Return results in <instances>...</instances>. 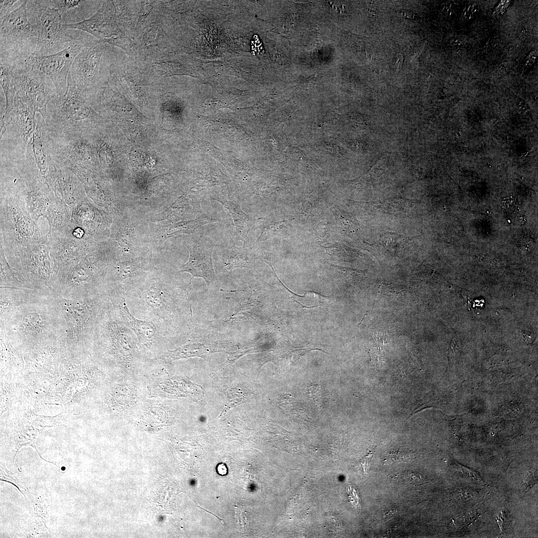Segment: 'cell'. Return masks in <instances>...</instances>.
Masks as SVG:
<instances>
[{
	"instance_id": "cell-24",
	"label": "cell",
	"mask_w": 538,
	"mask_h": 538,
	"mask_svg": "<svg viewBox=\"0 0 538 538\" xmlns=\"http://www.w3.org/2000/svg\"><path fill=\"white\" fill-rule=\"evenodd\" d=\"M515 99L517 107L521 113H526L529 112L530 107L523 99L516 95H515Z\"/></svg>"
},
{
	"instance_id": "cell-6",
	"label": "cell",
	"mask_w": 538,
	"mask_h": 538,
	"mask_svg": "<svg viewBox=\"0 0 538 538\" xmlns=\"http://www.w3.org/2000/svg\"><path fill=\"white\" fill-rule=\"evenodd\" d=\"M90 115L91 110L85 98L68 76L64 95L49 102L44 121L49 130L85 133Z\"/></svg>"
},
{
	"instance_id": "cell-17",
	"label": "cell",
	"mask_w": 538,
	"mask_h": 538,
	"mask_svg": "<svg viewBox=\"0 0 538 538\" xmlns=\"http://www.w3.org/2000/svg\"><path fill=\"white\" fill-rule=\"evenodd\" d=\"M0 83L6 100L4 112L2 115V117H5L12 112L14 99L16 93L12 65L0 64Z\"/></svg>"
},
{
	"instance_id": "cell-11",
	"label": "cell",
	"mask_w": 538,
	"mask_h": 538,
	"mask_svg": "<svg viewBox=\"0 0 538 538\" xmlns=\"http://www.w3.org/2000/svg\"><path fill=\"white\" fill-rule=\"evenodd\" d=\"M191 239L185 242L189 257L179 272L190 273L192 275L191 280L194 277H201L209 285L215 278L212 263L214 245L209 238L204 236Z\"/></svg>"
},
{
	"instance_id": "cell-26",
	"label": "cell",
	"mask_w": 538,
	"mask_h": 538,
	"mask_svg": "<svg viewBox=\"0 0 538 538\" xmlns=\"http://www.w3.org/2000/svg\"><path fill=\"white\" fill-rule=\"evenodd\" d=\"M372 457V454L369 453L363 459L361 460V461L360 462V468H361L364 473L367 472L368 463L370 459Z\"/></svg>"
},
{
	"instance_id": "cell-5",
	"label": "cell",
	"mask_w": 538,
	"mask_h": 538,
	"mask_svg": "<svg viewBox=\"0 0 538 538\" xmlns=\"http://www.w3.org/2000/svg\"><path fill=\"white\" fill-rule=\"evenodd\" d=\"M27 9L37 32L36 47L32 56L54 54L81 40L66 32L58 11L46 5L42 0H27Z\"/></svg>"
},
{
	"instance_id": "cell-19",
	"label": "cell",
	"mask_w": 538,
	"mask_h": 538,
	"mask_svg": "<svg viewBox=\"0 0 538 538\" xmlns=\"http://www.w3.org/2000/svg\"><path fill=\"white\" fill-rule=\"evenodd\" d=\"M226 403L220 416L225 414L228 410L239 404L247 401V397L243 389L240 388H231L226 391Z\"/></svg>"
},
{
	"instance_id": "cell-10",
	"label": "cell",
	"mask_w": 538,
	"mask_h": 538,
	"mask_svg": "<svg viewBox=\"0 0 538 538\" xmlns=\"http://www.w3.org/2000/svg\"><path fill=\"white\" fill-rule=\"evenodd\" d=\"M103 43L85 44L72 62L68 77L82 93L89 91L98 80L100 59L104 48Z\"/></svg>"
},
{
	"instance_id": "cell-14",
	"label": "cell",
	"mask_w": 538,
	"mask_h": 538,
	"mask_svg": "<svg viewBox=\"0 0 538 538\" xmlns=\"http://www.w3.org/2000/svg\"><path fill=\"white\" fill-rule=\"evenodd\" d=\"M65 30L73 29L86 31L100 40L110 38L116 31V24L110 1H106L91 17L79 22L63 24Z\"/></svg>"
},
{
	"instance_id": "cell-12",
	"label": "cell",
	"mask_w": 538,
	"mask_h": 538,
	"mask_svg": "<svg viewBox=\"0 0 538 538\" xmlns=\"http://www.w3.org/2000/svg\"><path fill=\"white\" fill-rule=\"evenodd\" d=\"M12 112L15 115L14 119L11 115L1 119L0 131L5 132L8 129L9 134L16 141L18 147L26 150L28 142L35 129V114L22 102L16 93Z\"/></svg>"
},
{
	"instance_id": "cell-1",
	"label": "cell",
	"mask_w": 538,
	"mask_h": 538,
	"mask_svg": "<svg viewBox=\"0 0 538 538\" xmlns=\"http://www.w3.org/2000/svg\"><path fill=\"white\" fill-rule=\"evenodd\" d=\"M66 323L49 289H36L25 302L0 317V336L26 340L64 338Z\"/></svg>"
},
{
	"instance_id": "cell-15",
	"label": "cell",
	"mask_w": 538,
	"mask_h": 538,
	"mask_svg": "<svg viewBox=\"0 0 538 538\" xmlns=\"http://www.w3.org/2000/svg\"><path fill=\"white\" fill-rule=\"evenodd\" d=\"M29 142L36 164L40 172L45 174L48 170L50 152L46 124L42 118L36 119L35 129Z\"/></svg>"
},
{
	"instance_id": "cell-8",
	"label": "cell",
	"mask_w": 538,
	"mask_h": 538,
	"mask_svg": "<svg viewBox=\"0 0 538 538\" xmlns=\"http://www.w3.org/2000/svg\"><path fill=\"white\" fill-rule=\"evenodd\" d=\"M108 293L117 318L134 332L140 346L151 349L163 343L168 331L165 322L154 317L137 318L127 306L125 294L115 290Z\"/></svg>"
},
{
	"instance_id": "cell-22",
	"label": "cell",
	"mask_w": 538,
	"mask_h": 538,
	"mask_svg": "<svg viewBox=\"0 0 538 538\" xmlns=\"http://www.w3.org/2000/svg\"><path fill=\"white\" fill-rule=\"evenodd\" d=\"M537 50L532 51L529 53L521 64L520 72L522 74L527 71L534 64L537 59Z\"/></svg>"
},
{
	"instance_id": "cell-3",
	"label": "cell",
	"mask_w": 538,
	"mask_h": 538,
	"mask_svg": "<svg viewBox=\"0 0 538 538\" xmlns=\"http://www.w3.org/2000/svg\"><path fill=\"white\" fill-rule=\"evenodd\" d=\"M27 0L0 22V63L13 65L24 63L36 49L37 32L27 9Z\"/></svg>"
},
{
	"instance_id": "cell-27",
	"label": "cell",
	"mask_w": 538,
	"mask_h": 538,
	"mask_svg": "<svg viewBox=\"0 0 538 538\" xmlns=\"http://www.w3.org/2000/svg\"><path fill=\"white\" fill-rule=\"evenodd\" d=\"M536 479L534 477V474L532 472H528L525 474L524 478V483L528 487L535 483Z\"/></svg>"
},
{
	"instance_id": "cell-30",
	"label": "cell",
	"mask_w": 538,
	"mask_h": 538,
	"mask_svg": "<svg viewBox=\"0 0 538 538\" xmlns=\"http://www.w3.org/2000/svg\"><path fill=\"white\" fill-rule=\"evenodd\" d=\"M422 49H423V47L421 46H419V47H418V48L417 49H416V50H415V51L414 52V54L415 55V56H416L417 55H418L419 54H420V52H421Z\"/></svg>"
},
{
	"instance_id": "cell-13",
	"label": "cell",
	"mask_w": 538,
	"mask_h": 538,
	"mask_svg": "<svg viewBox=\"0 0 538 538\" xmlns=\"http://www.w3.org/2000/svg\"><path fill=\"white\" fill-rule=\"evenodd\" d=\"M111 277L105 279L107 291L115 290L126 295L145 276L144 271L149 267L147 263L139 260L121 262L113 267Z\"/></svg>"
},
{
	"instance_id": "cell-25",
	"label": "cell",
	"mask_w": 538,
	"mask_h": 538,
	"mask_svg": "<svg viewBox=\"0 0 538 538\" xmlns=\"http://www.w3.org/2000/svg\"><path fill=\"white\" fill-rule=\"evenodd\" d=\"M477 10V5L476 4H472L468 5L464 10V15L465 17L467 18H470L476 12Z\"/></svg>"
},
{
	"instance_id": "cell-7",
	"label": "cell",
	"mask_w": 538,
	"mask_h": 538,
	"mask_svg": "<svg viewBox=\"0 0 538 538\" xmlns=\"http://www.w3.org/2000/svg\"><path fill=\"white\" fill-rule=\"evenodd\" d=\"M16 94L35 114L45 120L49 102L58 96L51 79L40 71L24 62L12 65Z\"/></svg>"
},
{
	"instance_id": "cell-23",
	"label": "cell",
	"mask_w": 538,
	"mask_h": 538,
	"mask_svg": "<svg viewBox=\"0 0 538 538\" xmlns=\"http://www.w3.org/2000/svg\"><path fill=\"white\" fill-rule=\"evenodd\" d=\"M457 468L458 469L460 474L464 475V476L468 479L479 482L481 481V478L475 472H473L472 470L467 469V468H465L461 465L457 466Z\"/></svg>"
},
{
	"instance_id": "cell-21",
	"label": "cell",
	"mask_w": 538,
	"mask_h": 538,
	"mask_svg": "<svg viewBox=\"0 0 538 538\" xmlns=\"http://www.w3.org/2000/svg\"><path fill=\"white\" fill-rule=\"evenodd\" d=\"M16 0H1L0 1V21L13 10L14 4L16 2Z\"/></svg>"
},
{
	"instance_id": "cell-4",
	"label": "cell",
	"mask_w": 538,
	"mask_h": 538,
	"mask_svg": "<svg viewBox=\"0 0 538 538\" xmlns=\"http://www.w3.org/2000/svg\"><path fill=\"white\" fill-rule=\"evenodd\" d=\"M152 275L141 280L126 294V298L145 318L154 317L171 325L175 311L174 290L162 276Z\"/></svg>"
},
{
	"instance_id": "cell-2",
	"label": "cell",
	"mask_w": 538,
	"mask_h": 538,
	"mask_svg": "<svg viewBox=\"0 0 538 538\" xmlns=\"http://www.w3.org/2000/svg\"><path fill=\"white\" fill-rule=\"evenodd\" d=\"M53 294L63 314L65 340L69 342L93 339L102 320L113 307L109 294L103 288Z\"/></svg>"
},
{
	"instance_id": "cell-20",
	"label": "cell",
	"mask_w": 538,
	"mask_h": 538,
	"mask_svg": "<svg viewBox=\"0 0 538 538\" xmlns=\"http://www.w3.org/2000/svg\"><path fill=\"white\" fill-rule=\"evenodd\" d=\"M309 392L311 398L318 406H321L324 398V390L320 384L313 385L309 387Z\"/></svg>"
},
{
	"instance_id": "cell-29",
	"label": "cell",
	"mask_w": 538,
	"mask_h": 538,
	"mask_svg": "<svg viewBox=\"0 0 538 538\" xmlns=\"http://www.w3.org/2000/svg\"><path fill=\"white\" fill-rule=\"evenodd\" d=\"M401 14L404 17L409 19H415L416 18V14L412 11L403 10L401 11Z\"/></svg>"
},
{
	"instance_id": "cell-18",
	"label": "cell",
	"mask_w": 538,
	"mask_h": 538,
	"mask_svg": "<svg viewBox=\"0 0 538 538\" xmlns=\"http://www.w3.org/2000/svg\"><path fill=\"white\" fill-rule=\"evenodd\" d=\"M223 249V256L225 262L233 267H247L250 264V259L245 246L238 247L234 245H229Z\"/></svg>"
},
{
	"instance_id": "cell-28",
	"label": "cell",
	"mask_w": 538,
	"mask_h": 538,
	"mask_svg": "<svg viewBox=\"0 0 538 538\" xmlns=\"http://www.w3.org/2000/svg\"><path fill=\"white\" fill-rule=\"evenodd\" d=\"M403 62L404 56L401 54H398L395 65V70L397 72H399L401 70L403 64Z\"/></svg>"
},
{
	"instance_id": "cell-16",
	"label": "cell",
	"mask_w": 538,
	"mask_h": 538,
	"mask_svg": "<svg viewBox=\"0 0 538 538\" xmlns=\"http://www.w3.org/2000/svg\"><path fill=\"white\" fill-rule=\"evenodd\" d=\"M219 201L231 217L234 225L233 239L241 241L243 246L247 242L248 233L255 219L246 214L240 206L233 201Z\"/></svg>"
},
{
	"instance_id": "cell-9",
	"label": "cell",
	"mask_w": 538,
	"mask_h": 538,
	"mask_svg": "<svg viewBox=\"0 0 538 538\" xmlns=\"http://www.w3.org/2000/svg\"><path fill=\"white\" fill-rule=\"evenodd\" d=\"M85 44L80 40L54 54L31 56L24 63L48 76L54 84L58 96L61 97L67 89L68 76L72 62Z\"/></svg>"
}]
</instances>
